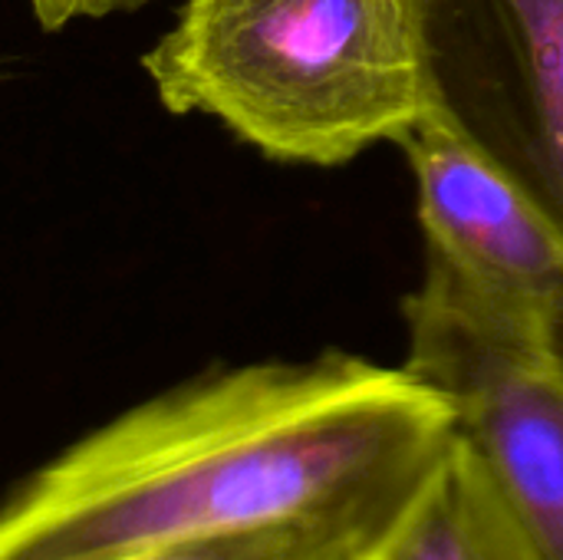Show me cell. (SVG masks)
<instances>
[{
	"mask_svg": "<svg viewBox=\"0 0 563 560\" xmlns=\"http://www.w3.org/2000/svg\"><path fill=\"white\" fill-rule=\"evenodd\" d=\"M386 525L303 521L211 538L135 560H366Z\"/></svg>",
	"mask_w": 563,
	"mask_h": 560,
	"instance_id": "obj_7",
	"label": "cell"
},
{
	"mask_svg": "<svg viewBox=\"0 0 563 560\" xmlns=\"http://www.w3.org/2000/svg\"><path fill=\"white\" fill-rule=\"evenodd\" d=\"M452 442L406 366L353 353L201 373L36 469L0 560H135L303 521L386 525Z\"/></svg>",
	"mask_w": 563,
	"mask_h": 560,
	"instance_id": "obj_1",
	"label": "cell"
},
{
	"mask_svg": "<svg viewBox=\"0 0 563 560\" xmlns=\"http://www.w3.org/2000/svg\"><path fill=\"white\" fill-rule=\"evenodd\" d=\"M145 3L148 0H30V10L43 30L56 33L69 26L73 20H96V17H109L122 10H139Z\"/></svg>",
	"mask_w": 563,
	"mask_h": 560,
	"instance_id": "obj_8",
	"label": "cell"
},
{
	"mask_svg": "<svg viewBox=\"0 0 563 560\" xmlns=\"http://www.w3.org/2000/svg\"><path fill=\"white\" fill-rule=\"evenodd\" d=\"M402 152L416 175L426 274L488 320L563 350V234L551 218L432 119Z\"/></svg>",
	"mask_w": 563,
	"mask_h": 560,
	"instance_id": "obj_5",
	"label": "cell"
},
{
	"mask_svg": "<svg viewBox=\"0 0 563 560\" xmlns=\"http://www.w3.org/2000/svg\"><path fill=\"white\" fill-rule=\"evenodd\" d=\"M366 560H544L455 439L389 518Z\"/></svg>",
	"mask_w": 563,
	"mask_h": 560,
	"instance_id": "obj_6",
	"label": "cell"
},
{
	"mask_svg": "<svg viewBox=\"0 0 563 560\" xmlns=\"http://www.w3.org/2000/svg\"><path fill=\"white\" fill-rule=\"evenodd\" d=\"M142 69L172 116L284 165L333 168L426 119L406 0H185Z\"/></svg>",
	"mask_w": 563,
	"mask_h": 560,
	"instance_id": "obj_2",
	"label": "cell"
},
{
	"mask_svg": "<svg viewBox=\"0 0 563 560\" xmlns=\"http://www.w3.org/2000/svg\"><path fill=\"white\" fill-rule=\"evenodd\" d=\"M426 119L563 234V0H406Z\"/></svg>",
	"mask_w": 563,
	"mask_h": 560,
	"instance_id": "obj_4",
	"label": "cell"
},
{
	"mask_svg": "<svg viewBox=\"0 0 563 560\" xmlns=\"http://www.w3.org/2000/svg\"><path fill=\"white\" fill-rule=\"evenodd\" d=\"M402 317V366L449 406L455 439L544 560H563V350L488 320L432 274Z\"/></svg>",
	"mask_w": 563,
	"mask_h": 560,
	"instance_id": "obj_3",
	"label": "cell"
}]
</instances>
